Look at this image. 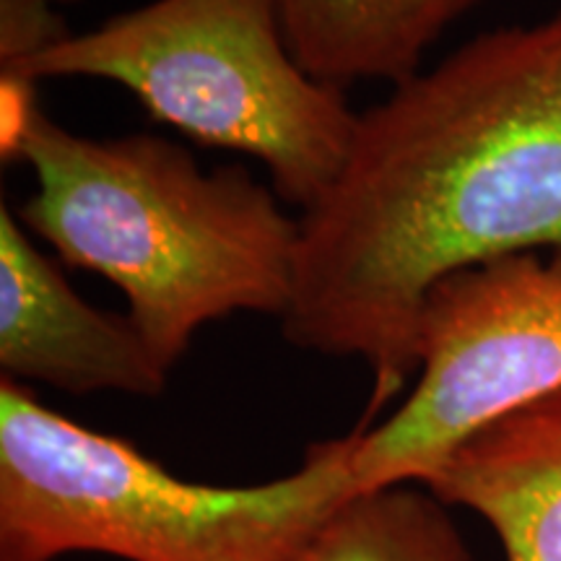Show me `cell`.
<instances>
[{
	"instance_id": "1",
	"label": "cell",
	"mask_w": 561,
	"mask_h": 561,
	"mask_svg": "<svg viewBox=\"0 0 561 561\" xmlns=\"http://www.w3.org/2000/svg\"><path fill=\"white\" fill-rule=\"evenodd\" d=\"M520 252L561 257V11L479 34L362 112L341 174L299 216L280 331L367 362L369 430L416 377L426 294Z\"/></svg>"
},
{
	"instance_id": "2",
	"label": "cell",
	"mask_w": 561,
	"mask_h": 561,
	"mask_svg": "<svg viewBox=\"0 0 561 561\" xmlns=\"http://www.w3.org/2000/svg\"><path fill=\"white\" fill-rule=\"evenodd\" d=\"M13 159L37 182L19 221L70 268L115 284L170 371L208 322L289 310L299 219L244 167L203 172L172 140L79 136L42 107Z\"/></svg>"
},
{
	"instance_id": "3",
	"label": "cell",
	"mask_w": 561,
	"mask_h": 561,
	"mask_svg": "<svg viewBox=\"0 0 561 561\" xmlns=\"http://www.w3.org/2000/svg\"><path fill=\"white\" fill-rule=\"evenodd\" d=\"M359 432L314 442L297 471L214 486L167 471L0 380V561L94 551L125 561H294L354 494Z\"/></svg>"
},
{
	"instance_id": "4",
	"label": "cell",
	"mask_w": 561,
	"mask_h": 561,
	"mask_svg": "<svg viewBox=\"0 0 561 561\" xmlns=\"http://www.w3.org/2000/svg\"><path fill=\"white\" fill-rule=\"evenodd\" d=\"M0 73L117 83L201 146L261 159L301 210L341 174L359 123L341 89L294 58L278 0H153Z\"/></svg>"
},
{
	"instance_id": "5",
	"label": "cell",
	"mask_w": 561,
	"mask_h": 561,
	"mask_svg": "<svg viewBox=\"0 0 561 561\" xmlns=\"http://www.w3.org/2000/svg\"><path fill=\"white\" fill-rule=\"evenodd\" d=\"M561 392V257L520 252L442 278L419 318V371L359 430L356 491L424 481L491 421Z\"/></svg>"
},
{
	"instance_id": "6",
	"label": "cell",
	"mask_w": 561,
	"mask_h": 561,
	"mask_svg": "<svg viewBox=\"0 0 561 561\" xmlns=\"http://www.w3.org/2000/svg\"><path fill=\"white\" fill-rule=\"evenodd\" d=\"M0 369L5 380L73 396L157 398L170 380L128 314L96 310L70 289L9 203L0 206Z\"/></svg>"
},
{
	"instance_id": "7",
	"label": "cell",
	"mask_w": 561,
	"mask_h": 561,
	"mask_svg": "<svg viewBox=\"0 0 561 561\" xmlns=\"http://www.w3.org/2000/svg\"><path fill=\"white\" fill-rule=\"evenodd\" d=\"M421 483L483 517L507 561H561V392L491 421Z\"/></svg>"
},
{
	"instance_id": "8",
	"label": "cell",
	"mask_w": 561,
	"mask_h": 561,
	"mask_svg": "<svg viewBox=\"0 0 561 561\" xmlns=\"http://www.w3.org/2000/svg\"><path fill=\"white\" fill-rule=\"evenodd\" d=\"M481 0H278L294 58L341 89L390 87L416 76L424 55Z\"/></svg>"
},
{
	"instance_id": "9",
	"label": "cell",
	"mask_w": 561,
	"mask_h": 561,
	"mask_svg": "<svg viewBox=\"0 0 561 561\" xmlns=\"http://www.w3.org/2000/svg\"><path fill=\"white\" fill-rule=\"evenodd\" d=\"M447 507L421 481L354 491L294 561H473Z\"/></svg>"
},
{
	"instance_id": "10",
	"label": "cell",
	"mask_w": 561,
	"mask_h": 561,
	"mask_svg": "<svg viewBox=\"0 0 561 561\" xmlns=\"http://www.w3.org/2000/svg\"><path fill=\"white\" fill-rule=\"evenodd\" d=\"M66 34L47 0H0V68L32 58Z\"/></svg>"
},
{
	"instance_id": "11",
	"label": "cell",
	"mask_w": 561,
	"mask_h": 561,
	"mask_svg": "<svg viewBox=\"0 0 561 561\" xmlns=\"http://www.w3.org/2000/svg\"><path fill=\"white\" fill-rule=\"evenodd\" d=\"M47 3H53V5H58V3H73V0H47Z\"/></svg>"
}]
</instances>
